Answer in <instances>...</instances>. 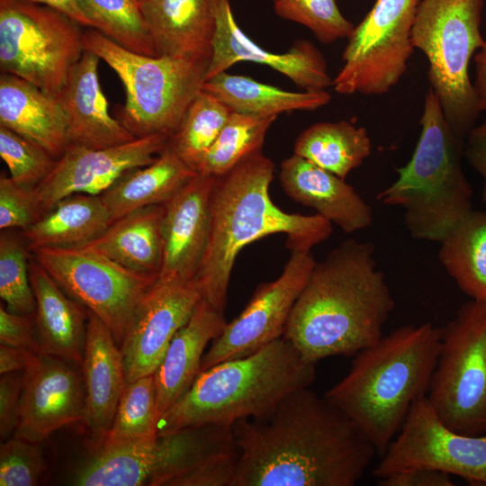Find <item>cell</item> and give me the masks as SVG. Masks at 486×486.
Listing matches in <instances>:
<instances>
[{
	"label": "cell",
	"mask_w": 486,
	"mask_h": 486,
	"mask_svg": "<svg viewBox=\"0 0 486 486\" xmlns=\"http://www.w3.org/2000/svg\"><path fill=\"white\" fill-rule=\"evenodd\" d=\"M231 429L238 450L231 486H354L378 454L345 412L309 387Z\"/></svg>",
	"instance_id": "obj_1"
},
{
	"label": "cell",
	"mask_w": 486,
	"mask_h": 486,
	"mask_svg": "<svg viewBox=\"0 0 486 486\" xmlns=\"http://www.w3.org/2000/svg\"><path fill=\"white\" fill-rule=\"evenodd\" d=\"M374 252L347 239L316 262L283 335L306 361L355 356L383 336L395 302Z\"/></svg>",
	"instance_id": "obj_2"
},
{
	"label": "cell",
	"mask_w": 486,
	"mask_h": 486,
	"mask_svg": "<svg viewBox=\"0 0 486 486\" xmlns=\"http://www.w3.org/2000/svg\"><path fill=\"white\" fill-rule=\"evenodd\" d=\"M274 171V162L259 151L215 177L210 235L194 281L202 298L222 312L232 268L247 245L284 233L288 249L311 250L332 234V223L322 216L288 213L273 202L269 186Z\"/></svg>",
	"instance_id": "obj_3"
},
{
	"label": "cell",
	"mask_w": 486,
	"mask_h": 486,
	"mask_svg": "<svg viewBox=\"0 0 486 486\" xmlns=\"http://www.w3.org/2000/svg\"><path fill=\"white\" fill-rule=\"evenodd\" d=\"M441 328L401 326L355 356L347 374L324 397L345 412L382 455L413 404L427 397Z\"/></svg>",
	"instance_id": "obj_4"
},
{
	"label": "cell",
	"mask_w": 486,
	"mask_h": 486,
	"mask_svg": "<svg viewBox=\"0 0 486 486\" xmlns=\"http://www.w3.org/2000/svg\"><path fill=\"white\" fill-rule=\"evenodd\" d=\"M315 376L316 364L282 337L253 354L202 371L160 416L158 436L204 424L232 426L241 418L263 416L292 392L310 387Z\"/></svg>",
	"instance_id": "obj_5"
},
{
	"label": "cell",
	"mask_w": 486,
	"mask_h": 486,
	"mask_svg": "<svg viewBox=\"0 0 486 486\" xmlns=\"http://www.w3.org/2000/svg\"><path fill=\"white\" fill-rule=\"evenodd\" d=\"M421 130L409 162L376 199L403 209L404 224L415 239L440 242L472 210V189L464 176V140L458 138L430 87L424 98Z\"/></svg>",
	"instance_id": "obj_6"
},
{
	"label": "cell",
	"mask_w": 486,
	"mask_h": 486,
	"mask_svg": "<svg viewBox=\"0 0 486 486\" xmlns=\"http://www.w3.org/2000/svg\"><path fill=\"white\" fill-rule=\"evenodd\" d=\"M83 45L121 79L126 100L117 120L136 138H170L206 81L209 61L136 53L90 28L84 31Z\"/></svg>",
	"instance_id": "obj_7"
},
{
	"label": "cell",
	"mask_w": 486,
	"mask_h": 486,
	"mask_svg": "<svg viewBox=\"0 0 486 486\" xmlns=\"http://www.w3.org/2000/svg\"><path fill=\"white\" fill-rule=\"evenodd\" d=\"M483 3L421 0L411 30V43L428 59V80L446 120L463 140L481 112L469 65L485 41L480 31Z\"/></svg>",
	"instance_id": "obj_8"
},
{
	"label": "cell",
	"mask_w": 486,
	"mask_h": 486,
	"mask_svg": "<svg viewBox=\"0 0 486 486\" xmlns=\"http://www.w3.org/2000/svg\"><path fill=\"white\" fill-rule=\"evenodd\" d=\"M427 398L451 429L486 434V301L471 299L441 328Z\"/></svg>",
	"instance_id": "obj_9"
},
{
	"label": "cell",
	"mask_w": 486,
	"mask_h": 486,
	"mask_svg": "<svg viewBox=\"0 0 486 486\" xmlns=\"http://www.w3.org/2000/svg\"><path fill=\"white\" fill-rule=\"evenodd\" d=\"M48 5L0 0V69L57 95L85 51L84 31Z\"/></svg>",
	"instance_id": "obj_10"
},
{
	"label": "cell",
	"mask_w": 486,
	"mask_h": 486,
	"mask_svg": "<svg viewBox=\"0 0 486 486\" xmlns=\"http://www.w3.org/2000/svg\"><path fill=\"white\" fill-rule=\"evenodd\" d=\"M221 436L212 424L126 443L101 446L76 472L80 486H166L185 469L216 454Z\"/></svg>",
	"instance_id": "obj_11"
},
{
	"label": "cell",
	"mask_w": 486,
	"mask_h": 486,
	"mask_svg": "<svg viewBox=\"0 0 486 486\" xmlns=\"http://www.w3.org/2000/svg\"><path fill=\"white\" fill-rule=\"evenodd\" d=\"M421 0H376L355 26L333 79L341 94L380 95L403 76L413 54L411 30Z\"/></svg>",
	"instance_id": "obj_12"
},
{
	"label": "cell",
	"mask_w": 486,
	"mask_h": 486,
	"mask_svg": "<svg viewBox=\"0 0 486 486\" xmlns=\"http://www.w3.org/2000/svg\"><path fill=\"white\" fill-rule=\"evenodd\" d=\"M31 253L68 296L109 328L119 346L137 304L159 275L130 270L83 248L45 247Z\"/></svg>",
	"instance_id": "obj_13"
},
{
	"label": "cell",
	"mask_w": 486,
	"mask_h": 486,
	"mask_svg": "<svg viewBox=\"0 0 486 486\" xmlns=\"http://www.w3.org/2000/svg\"><path fill=\"white\" fill-rule=\"evenodd\" d=\"M413 468L438 470L472 485H486V434L468 436L451 429L425 397L413 404L372 473L380 479Z\"/></svg>",
	"instance_id": "obj_14"
},
{
	"label": "cell",
	"mask_w": 486,
	"mask_h": 486,
	"mask_svg": "<svg viewBox=\"0 0 486 486\" xmlns=\"http://www.w3.org/2000/svg\"><path fill=\"white\" fill-rule=\"evenodd\" d=\"M289 251L280 276L259 284L241 313L212 341L202 357V371L253 354L283 337L293 305L317 262L309 249Z\"/></svg>",
	"instance_id": "obj_15"
},
{
	"label": "cell",
	"mask_w": 486,
	"mask_h": 486,
	"mask_svg": "<svg viewBox=\"0 0 486 486\" xmlns=\"http://www.w3.org/2000/svg\"><path fill=\"white\" fill-rule=\"evenodd\" d=\"M202 299L194 280L158 275L137 304L120 346L126 382L155 373Z\"/></svg>",
	"instance_id": "obj_16"
},
{
	"label": "cell",
	"mask_w": 486,
	"mask_h": 486,
	"mask_svg": "<svg viewBox=\"0 0 486 486\" xmlns=\"http://www.w3.org/2000/svg\"><path fill=\"white\" fill-rule=\"evenodd\" d=\"M168 140L153 134L106 148L69 144L35 187L44 212L73 194H101L127 171L151 164Z\"/></svg>",
	"instance_id": "obj_17"
},
{
	"label": "cell",
	"mask_w": 486,
	"mask_h": 486,
	"mask_svg": "<svg viewBox=\"0 0 486 486\" xmlns=\"http://www.w3.org/2000/svg\"><path fill=\"white\" fill-rule=\"evenodd\" d=\"M22 373L19 424L14 436L40 443L58 428L83 420L81 381L68 362L38 354Z\"/></svg>",
	"instance_id": "obj_18"
},
{
	"label": "cell",
	"mask_w": 486,
	"mask_h": 486,
	"mask_svg": "<svg viewBox=\"0 0 486 486\" xmlns=\"http://www.w3.org/2000/svg\"><path fill=\"white\" fill-rule=\"evenodd\" d=\"M215 32L206 80L242 61L270 67L305 91L333 86L323 54L306 40H297L284 53L270 52L255 43L238 25L229 0H213Z\"/></svg>",
	"instance_id": "obj_19"
},
{
	"label": "cell",
	"mask_w": 486,
	"mask_h": 486,
	"mask_svg": "<svg viewBox=\"0 0 486 486\" xmlns=\"http://www.w3.org/2000/svg\"><path fill=\"white\" fill-rule=\"evenodd\" d=\"M215 176H194L163 204L161 277L194 280L210 235V201Z\"/></svg>",
	"instance_id": "obj_20"
},
{
	"label": "cell",
	"mask_w": 486,
	"mask_h": 486,
	"mask_svg": "<svg viewBox=\"0 0 486 486\" xmlns=\"http://www.w3.org/2000/svg\"><path fill=\"white\" fill-rule=\"evenodd\" d=\"M100 60L85 50L56 95L66 117L69 144L106 148L137 139L109 113L99 81Z\"/></svg>",
	"instance_id": "obj_21"
},
{
	"label": "cell",
	"mask_w": 486,
	"mask_h": 486,
	"mask_svg": "<svg viewBox=\"0 0 486 486\" xmlns=\"http://www.w3.org/2000/svg\"><path fill=\"white\" fill-rule=\"evenodd\" d=\"M279 179L291 199L314 209L344 232L366 229L373 222L370 205L352 185L296 154L282 162Z\"/></svg>",
	"instance_id": "obj_22"
},
{
	"label": "cell",
	"mask_w": 486,
	"mask_h": 486,
	"mask_svg": "<svg viewBox=\"0 0 486 486\" xmlns=\"http://www.w3.org/2000/svg\"><path fill=\"white\" fill-rule=\"evenodd\" d=\"M82 366L86 385L83 420L102 441L112 424L126 376L112 333L89 310Z\"/></svg>",
	"instance_id": "obj_23"
},
{
	"label": "cell",
	"mask_w": 486,
	"mask_h": 486,
	"mask_svg": "<svg viewBox=\"0 0 486 486\" xmlns=\"http://www.w3.org/2000/svg\"><path fill=\"white\" fill-rule=\"evenodd\" d=\"M140 7L157 56L210 62L216 26L213 0H148Z\"/></svg>",
	"instance_id": "obj_24"
},
{
	"label": "cell",
	"mask_w": 486,
	"mask_h": 486,
	"mask_svg": "<svg viewBox=\"0 0 486 486\" xmlns=\"http://www.w3.org/2000/svg\"><path fill=\"white\" fill-rule=\"evenodd\" d=\"M226 325L223 312L202 298L189 320L176 333L153 374L160 415L190 389L202 372L207 346Z\"/></svg>",
	"instance_id": "obj_25"
},
{
	"label": "cell",
	"mask_w": 486,
	"mask_h": 486,
	"mask_svg": "<svg viewBox=\"0 0 486 486\" xmlns=\"http://www.w3.org/2000/svg\"><path fill=\"white\" fill-rule=\"evenodd\" d=\"M29 270L40 354L82 364L88 310L61 289L32 253Z\"/></svg>",
	"instance_id": "obj_26"
},
{
	"label": "cell",
	"mask_w": 486,
	"mask_h": 486,
	"mask_svg": "<svg viewBox=\"0 0 486 486\" xmlns=\"http://www.w3.org/2000/svg\"><path fill=\"white\" fill-rule=\"evenodd\" d=\"M0 125L40 145L56 159L69 145L57 96L7 73L0 76Z\"/></svg>",
	"instance_id": "obj_27"
},
{
	"label": "cell",
	"mask_w": 486,
	"mask_h": 486,
	"mask_svg": "<svg viewBox=\"0 0 486 486\" xmlns=\"http://www.w3.org/2000/svg\"><path fill=\"white\" fill-rule=\"evenodd\" d=\"M163 205L130 212L112 221L95 239L83 248L130 270L159 274L163 260Z\"/></svg>",
	"instance_id": "obj_28"
},
{
	"label": "cell",
	"mask_w": 486,
	"mask_h": 486,
	"mask_svg": "<svg viewBox=\"0 0 486 486\" xmlns=\"http://www.w3.org/2000/svg\"><path fill=\"white\" fill-rule=\"evenodd\" d=\"M196 175L167 144L151 164L127 171L100 195L112 222L135 210L165 204Z\"/></svg>",
	"instance_id": "obj_29"
},
{
	"label": "cell",
	"mask_w": 486,
	"mask_h": 486,
	"mask_svg": "<svg viewBox=\"0 0 486 486\" xmlns=\"http://www.w3.org/2000/svg\"><path fill=\"white\" fill-rule=\"evenodd\" d=\"M112 223L100 194H73L62 198L22 231L31 250L38 248H78L99 237Z\"/></svg>",
	"instance_id": "obj_30"
},
{
	"label": "cell",
	"mask_w": 486,
	"mask_h": 486,
	"mask_svg": "<svg viewBox=\"0 0 486 486\" xmlns=\"http://www.w3.org/2000/svg\"><path fill=\"white\" fill-rule=\"evenodd\" d=\"M202 90L233 112L259 116H277L293 111H315L327 105L331 95L326 90L292 92L226 71L206 80Z\"/></svg>",
	"instance_id": "obj_31"
},
{
	"label": "cell",
	"mask_w": 486,
	"mask_h": 486,
	"mask_svg": "<svg viewBox=\"0 0 486 486\" xmlns=\"http://www.w3.org/2000/svg\"><path fill=\"white\" fill-rule=\"evenodd\" d=\"M439 243L438 259L459 289L486 301V211L472 209Z\"/></svg>",
	"instance_id": "obj_32"
},
{
	"label": "cell",
	"mask_w": 486,
	"mask_h": 486,
	"mask_svg": "<svg viewBox=\"0 0 486 486\" xmlns=\"http://www.w3.org/2000/svg\"><path fill=\"white\" fill-rule=\"evenodd\" d=\"M371 149L367 130L344 120L312 124L293 145V154L343 179L363 164Z\"/></svg>",
	"instance_id": "obj_33"
},
{
	"label": "cell",
	"mask_w": 486,
	"mask_h": 486,
	"mask_svg": "<svg viewBox=\"0 0 486 486\" xmlns=\"http://www.w3.org/2000/svg\"><path fill=\"white\" fill-rule=\"evenodd\" d=\"M277 116L233 112L197 167V173L220 176L262 151L266 135Z\"/></svg>",
	"instance_id": "obj_34"
},
{
	"label": "cell",
	"mask_w": 486,
	"mask_h": 486,
	"mask_svg": "<svg viewBox=\"0 0 486 486\" xmlns=\"http://www.w3.org/2000/svg\"><path fill=\"white\" fill-rule=\"evenodd\" d=\"M232 110L210 93L201 90L190 104L168 146L190 167L198 165L228 122Z\"/></svg>",
	"instance_id": "obj_35"
},
{
	"label": "cell",
	"mask_w": 486,
	"mask_h": 486,
	"mask_svg": "<svg viewBox=\"0 0 486 486\" xmlns=\"http://www.w3.org/2000/svg\"><path fill=\"white\" fill-rule=\"evenodd\" d=\"M160 416L153 374L126 382L112 424L101 446L157 437Z\"/></svg>",
	"instance_id": "obj_36"
},
{
	"label": "cell",
	"mask_w": 486,
	"mask_h": 486,
	"mask_svg": "<svg viewBox=\"0 0 486 486\" xmlns=\"http://www.w3.org/2000/svg\"><path fill=\"white\" fill-rule=\"evenodd\" d=\"M95 30L136 53L157 56L138 0H81Z\"/></svg>",
	"instance_id": "obj_37"
},
{
	"label": "cell",
	"mask_w": 486,
	"mask_h": 486,
	"mask_svg": "<svg viewBox=\"0 0 486 486\" xmlns=\"http://www.w3.org/2000/svg\"><path fill=\"white\" fill-rule=\"evenodd\" d=\"M15 230L0 234V297L10 312L30 315L36 310L30 280L31 251L23 234L18 236Z\"/></svg>",
	"instance_id": "obj_38"
},
{
	"label": "cell",
	"mask_w": 486,
	"mask_h": 486,
	"mask_svg": "<svg viewBox=\"0 0 486 486\" xmlns=\"http://www.w3.org/2000/svg\"><path fill=\"white\" fill-rule=\"evenodd\" d=\"M275 14L310 29L319 41L348 38L355 25L341 14L336 0H274Z\"/></svg>",
	"instance_id": "obj_39"
},
{
	"label": "cell",
	"mask_w": 486,
	"mask_h": 486,
	"mask_svg": "<svg viewBox=\"0 0 486 486\" xmlns=\"http://www.w3.org/2000/svg\"><path fill=\"white\" fill-rule=\"evenodd\" d=\"M0 156L10 177L36 187L53 169L57 159L40 145L0 125Z\"/></svg>",
	"instance_id": "obj_40"
},
{
	"label": "cell",
	"mask_w": 486,
	"mask_h": 486,
	"mask_svg": "<svg viewBox=\"0 0 486 486\" xmlns=\"http://www.w3.org/2000/svg\"><path fill=\"white\" fill-rule=\"evenodd\" d=\"M44 471L40 443L14 436L0 447V485L33 486Z\"/></svg>",
	"instance_id": "obj_41"
},
{
	"label": "cell",
	"mask_w": 486,
	"mask_h": 486,
	"mask_svg": "<svg viewBox=\"0 0 486 486\" xmlns=\"http://www.w3.org/2000/svg\"><path fill=\"white\" fill-rule=\"evenodd\" d=\"M35 187L0 178V229L26 230L44 214Z\"/></svg>",
	"instance_id": "obj_42"
},
{
	"label": "cell",
	"mask_w": 486,
	"mask_h": 486,
	"mask_svg": "<svg viewBox=\"0 0 486 486\" xmlns=\"http://www.w3.org/2000/svg\"><path fill=\"white\" fill-rule=\"evenodd\" d=\"M238 451L209 458L173 477L166 486H231Z\"/></svg>",
	"instance_id": "obj_43"
},
{
	"label": "cell",
	"mask_w": 486,
	"mask_h": 486,
	"mask_svg": "<svg viewBox=\"0 0 486 486\" xmlns=\"http://www.w3.org/2000/svg\"><path fill=\"white\" fill-rule=\"evenodd\" d=\"M0 344L40 354V345L35 313L15 314L7 310L1 303Z\"/></svg>",
	"instance_id": "obj_44"
},
{
	"label": "cell",
	"mask_w": 486,
	"mask_h": 486,
	"mask_svg": "<svg viewBox=\"0 0 486 486\" xmlns=\"http://www.w3.org/2000/svg\"><path fill=\"white\" fill-rule=\"evenodd\" d=\"M21 371L1 374L0 378V436L7 440L19 424V409L23 373Z\"/></svg>",
	"instance_id": "obj_45"
},
{
	"label": "cell",
	"mask_w": 486,
	"mask_h": 486,
	"mask_svg": "<svg viewBox=\"0 0 486 486\" xmlns=\"http://www.w3.org/2000/svg\"><path fill=\"white\" fill-rule=\"evenodd\" d=\"M452 475L429 468H413L377 479L380 486H453Z\"/></svg>",
	"instance_id": "obj_46"
},
{
	"label": "cell",
	"mask_w": 486,
	"mask_h": 486,
	"mask_svg": "<svg viewBox=\"0 0 486 486\" xmlns=\"http://www.w3.org/2000/svg\"><path fill=\"white\" fill-rule=\"evenodd\" d=\"M464 156L483 179L482 198L486 202V120L473 126L466 135Z\"/></svg>",
	"instance_id": "obj_47"
},
{
	"label": "cell",
	"mask_w": 486,
	"mask_h": 486,
	"mask_svg": "<svg viewBox=\"0 0 486 486\" xmlns=\"http://www.w3.org/2000/svg\"><path fill=\"white\" fill-rule=\"evenodd\" d=\"M37 355L26 349L1 345L0 374L23 371Z\"/></svg>",
	"instance_id": "obj_48"
},
{
	"label": "cell",
	"mask_w": 486,
	"mask_h": 486,
	"mask_svg": "<svg viewBox=\"0 0 486 486\" xmlns=\"http://www.w3.org/2000/svg\"><path fill=\"white\" fill-rule=\"evenodd\" d=\"M52 7L75 21L80 26L94 29L95 25L86 12L81 0H23Z\"/></svg>",
	"instance_id": "obj_49"
},
{
	"label": "cell",
	"mask_w": 486,
	"mask_h": 486,
	"mask_svg": "<svg viewBox=\"0 0 486 486\" xmlns=\"http://www.w3.org/2000/svg\"><path fill=\"white\" fill-rule=\"evenodd\" d=\"M476 68L475 81L472 83L480 111H486V40L474 55Z\"/></svg>",
	"instance_id": "obj_50"
},
{
	"label": "cell",
	"mask_w": 486,
	"mask_h": 486,
	"mask_svg": "<svg viewBox=\"0 0 486 486\" xmlns=\"http://www.w3.org/2000/svg\"><path fill=\"white\" fill-rule=\"evenodd\" d=\"M138 1H139L140 4H142V3H144V2H146V1H148V0H138Z\"/></svg>",
	"instance_id": "obj_51"
},
{
	"label": "cell",
	"mask_w": 486,
	"mask_h": 486,
	"mask_svg": "<svg viewBox=\"0 0 486 486\" xmlns=\"http://www.w3.org/2000/svg\"></svg>",
	"instance_id": "obj_52"
}]
</instances>
